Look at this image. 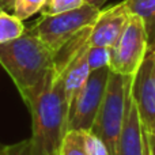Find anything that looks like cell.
I'll return each mask as SVG.
<instances>
[{"mask_svg":"<svg viewBox=\"0 0 155 155\" xmlns=\"http://www.w3.org/2000/svg\"><path fill=\"white\" fill-rule=\"evenodd\" d=\"M27 107L31 114L30 154L57 155L68 123V104L61 74L52 71Z\"/></svg>","mask_w":155,"mask_h":155,"instance_id":"obj_1","label":"cell"},{"mask_svg":"<svg viewBox=\"0 0 155 155\" xmlns=\"http://www.w3.org/2000/svg\"><path fill=\"white\" fill-rule=\"evenodd\" d=\"M0 65L27 105L53 71L54 53L26 29L21 37L0 44Z\"/></svg>","mask_w":155,"mask_h":155,"instance_id":"obj_2","label":"cell"},{"mask_svg":"<svg viewBox=\"0 0 155 155\" xmlns=\"http://www.w3.org/2000/svg\"><path fill=\"white\" fill-rule=\"evenodd\" d=\"M131 80L132 76H124L110 71L101 107L93 128L90 129L104 140L109 155H118V142L123 128L127 91Z\"/></svg>","mask_w":155,"mask_h":155,"instance_id":"obj_3","label":"cell"},{"mask_svg":"<svg viewBox=\"0 0 155 155\" xmlns=\"http://www.w3.org/2000/svg\"><path fill=\"white\" fill-rule=\"evenodd\" d=\"M99 12H101L99 8L86 3L75 10L53 15L42 14L29 30L56 54L68 41L72 40L82 30L93 26Z\"/></svg>","mask_w":155,"mask_h":155,"instance_id":"obj_4","label":"cell"},{"mask_svg":"<svg viewBox=\"0 0 155 155\" xmlns=\"http://www.w3.org/2000/svg\"><path fill=\"white\" fill-rule=\"evenodd\" d=\"M150 49V41L142 18L131 14L116 44L109 48V70L124 76H134Z\"/></svg>","mask_w":155,"mask_h":155,"instance_id":"obj_5","label":"cell"},{"mask_svg":"<svg viewBox=\"0 0 155 155\" xmlns=\"http://www.w3.org/2000/svg\"><path fill=\"white\" fill-rule=\"evenodd\" d=\"M109 67L91 71L82 90L68 109L67 131H90L99 112L106 90Z\"/></svg>","mask_w":155,"mask_h":155,"instance_id":"obj_6","label":"cell"},{"mask_svg":"<svg viewBox=\"0 0 155 155\" xmlns=\"http://www.w3.org/2000/svg\"><path fill=\"white\" fill-rule=\"evenodd\" d=\"M131 94L136 104L143 129L155 134V48H150L139 70L132 76Z\"/></svg>","mask_w":155,"mask_h":155,"instance_id":"obj_7","label":"cell"},{"mask_svg":"<svg viewBox=\"0 0 155 155\" xmlns=\"http://www.w3.org/2000/svg\"><path fill=\"white\" fill-rule=\"evenodd\" d=\"M129 16L131 12L124 2L106 10H101L98 18L91 27L90 45L112 48L123 33L124 27L127 26Z\"/></svg>","mask_w":155,"mask_h":155,"instance_id":"obj_8","label":"cell"},{"mask_svg":"<svg viewBox=\"0 0 155 155\" xmlns=\"http://www.w3.org/2000/svg\"><path fill=\"white\" fill-rule=\"evenodd\" d=\"M88 48H90V42L86 46H83L76 53V56L67 64L64 71L60 72L63 75V80H64V91H65L68 109H70V105L72 104L76 94L84 86L86 80H87V78L91 72L90 67H88V61H87Z\"/></svg>","mask_w":155,"mask_h":155,"instance_id":"obj_9","label":"cell"},{"mask_svg":"<svg viewBox=\"0 0 155 155\" xmlns=\"http://www.w3.org/2000/svg\"><path fill=\"white\" fill-rule=\"evenodd\" d=\"M129 12L142 18L150 41V48H155V0H124Z\"/></svg>","mask_w":155,"mask_h":155,"instance_id":"obj_10","label":"cell"},{"mask_svg":"<svg viewBox=\"0 0 155 155\" xmlns=\"http://www.w3.org/2000/svg\"><path fill=\"white\" fill-rule=\"evenodd\" d=\"M26 31L23 21L18 19L14 14L0 11V44L12 41Z\"/></svg>","mask_w":155,"mask_h":155,"instance_id":"obj_11","label":"cell"},{"mask_svg":"<svg viewBox=\"0 0 155 155\" xmlns=\"http://www.w3.org/2000/svg\"><path fill=\"white\" fill-rule=\"evenodd\" d=\"M57 155H87L83 131H67L60 143Z\"/></svg>","mask_w":155,"mask_h":155,"instance_id":"obj_12","label":"cell"},{"mask_svg":"<svg viewBox=\"0 0 155 155\" xmlns=\"http://www.w3.org/2000/svg\"><path fill=\"white\" fill-rule=\"evenodd\" d=\"M48 0H15L12 14L21 21H26L34 14L42 11Z\"/></svg>","mask_w":155,"mask_h":155,"instance_id":"obj_13","label":"cell"},{"mask_svg":"<svg viewBox=\"0 0 155 155\" xmlns=\"http://www.w3.org/2000/svg\"><path fill=\"white\" fill-rule=\"evenodd\" d=\"M109 59H110L109 48L90 45L87 52V61L90 71H97L99 68L109 67Z\"/></svg>","mask_w":155,"mask_h":155,"instance_id":"obj_14","label":"cell"},{"mask_svg":"<svg viewBox=\"0 0 155 155\" xmlns=\"http://www.w3.org/2000/svg\"><path fill=\"white\" fill-rule=\"evenodd\" d=\"M83 4H86V0H48L41 12L45 15H53V14L75 10L82 7Z\"/></svg>","mask_w":155,"mask_h":155,"instance_id":"obj_15","label":"cell"},{"mask_svg":"<svg viewBox=\"0 0 155 155\" xmlns=\"http://www.w3.org/2000/svg\"><path fill=\"white\" fill-rule=\"evenodd\" d=\"M83 139H84V147L87 155H109L104 140L93 131H83Z\"/></svg>","mask_w":155,"mask_h":155,"instance_id":"obj_16","label":"cell"},{"mask_svg":"<svg viewBox=\"0 0 155 155\" xmlns=\"http://www.w3.org/2000/svg\"><path fill=\"white\" fill-rule=\"evenodd\" d=\"M0 155H31L30 154V139L14 143L10 146H2Z\"/></svg>","mask_w":155,"mask_h":155,"instance_id":"obj_17","label":"cell"},{"mask_svg":"<svg viewBox=\"0 0 155 155\" xmlns=\"http://www.w3.org/2000/svg\"><path fill=\"white\" fill-rule=\"evenodd\" d=\"M14 3H15V0H0V7H2V10L5 11V12L12 14Z\"/></svg>","mask_w":155,"mask_h":155,"instance_id":"obj_18","label":"cell"},{"mask_svg":"<svg viewBox=\"0 0 155 155\" xmlns=\"http://www.w3.org/2000/svg\"><path fill=\"white\" fill-rule=\"evenodd\" d=\"M147 137H148V150H150V155H155V134L147 135Z\"/></svg>","mask_w":155,"mask_h":155,"instance_id":"obj_19","label":"cell"},{"mask_svg":"<svg viewBox=\"0 0 155 155\" xmlns=\"http://www.w3.org/2000/svg\"><path fill=\"white\" fill-rule=\"evenodd\" d=\"M106 2H107V0H86V3H87V4L93 5V7H95V8H99V10H101L102 5H104Z\"/></svg>","mask_w":155,"mask_h":155,"instance_id":"obj_20","label":"cell"},{"mask_svg":"<svg viewBox=\"0 0 155 155\" xmlns=\"http://www.w3.org/2000/svg\"><path fill=\"white\" fill-rule=\"evenodd\" d=\"M0 11H3V10H2V7H0Z\"/></svg>","mask_w":155,"mask_h":155,"instance_id":"obj_21","label":"cell"},{"mask_svg":"<svg viewBox=\"0 0 155 155\" xmlns=\"http://www.w3.org/2000/svg\"><path fill=\"white\" fill-rule=\"evenodd\" d=\"M0 147H2V146H0Z\"/></svg>","mask_w":155,"mask_h":155,"instance_id":"obj_22","label":"cell"}]
</instances>
